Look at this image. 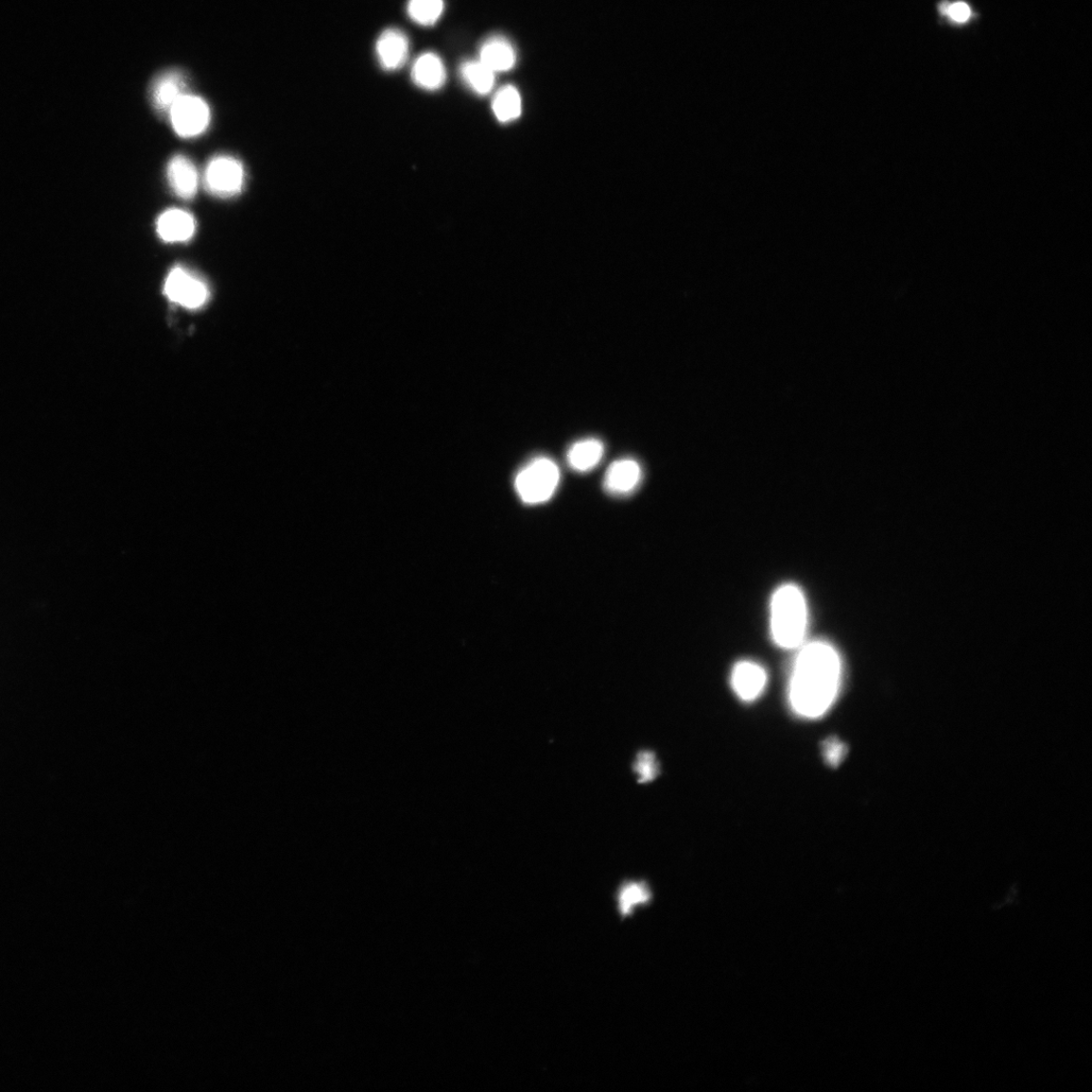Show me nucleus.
<instances>
[{
  "label": "nucleus",
  "instance_id": "5701e85b",
  "mask_svg": "<svg viewBox=\"0 0 1092 1092\" xmlns=\"http://www.w3.org/2000/svg\"><path fill=\"white\" fill-rule=\"evenodd\" d=\"M949 7H950V4H948V3H943V4L940 6V11H941V12H942V13H944V14H947V12H948V10H949Z\"/></svg>",
  "mask_w": 1092,
  "mask_h": 1092
},
{
  "label": "nucleus",
  "instance_id": "20e7f679",
  "mask_svg": "<svg viewBox=\"0 0 1092 1092\" xmlns=\"http://www.w3.org/2000/svg\"><path fill=\"white\" fill-rule=\"evenodd\" d=\"M245 183V168L233 158L220 156L207 164L204 185L209 193L219 198H230L241 193Z\"/></svg>",
  "mask_w": 1092,
  "mask_h": 1092
},
{
  "label": "nucleus",
  "instance_id": "4be33fe9",
  "mask_svg": "<svg viewBox=\"0 0 1092 1092\" xmlns=\"http://www.w3.org/2000/svg\"><path fill=\"white\" fill-rule=\"evenodd\" d=\"M947 15H949L953 21L965 23L969 20L971 10L965 3H956L950 5Z\"/></svg>",
  "mask_w": 1092,
  "mask_h": 1092
},
{
  "label": "nucleus",
  "instance_id": "7ed1b4c3",
  "mask_svg": "<svg viewBox=\"0 0 1092 1092\" xmlns=\"http://www.w3.org/2000/svg\"><path fill=\"white\" fill-rule=\"evenodd\" d=\"M561 473L556 462L537 458L520 471L514 482L516 492L526 504H542L556 493Z\"/></svg>",
  "mask_w": 1092,
  "mask_h": 1092
},
{
  "label": "nucleus",
  "instance_id": "9d476101",
  "mask_svg": "<svg viewBox=\"0 0 1092 1092\" xmlns=\"http://www.w3.org/2000/svg\"><path fill=\"white\" fill-rule=\"evenodd\" d=\"M167 179L175 194L183 200L193 199L198 190L196 166L182 155L173 158L167 167Z\"/></svg>",
  "mask_w": 1092,
  "mask_h": 1092
},
{
  "label": "nucleus",
  "instance_id": "f257e3e1",
  "mask_svg": "<svg viewBox=\"0 0 1092 1092\" xmlns=\"http://www.w3.org/2000/svg\"><path fill=\"white\" fill-rule=\"evenodd\" d=\"M802 648L792 671L789 699L796 714L817 718L827 712L838 696L841 657L825 641H812Z\"/></svg>",
  "mask_w": 1092,
  "mask_h": 1092
},
{
  "label": "nucleus",
  "instance_id": "423d86ee",
  "mask_svg": "<svg viewBox=\"0 0 1092 1092\" xmlns=\"http://www.w3.org/2000/svg\"><path fill=\"white\" fill-rule=\"evenodd\" d=\"M167 298L187 309L203 307L209 299V289L195 275L182 268H173L164 285Z\"/></svg>",
  "mask_w": 1092,
  "mask_h": 1092
},
{
  "label": "nucleus",
  "instance_id": "ddd939ff",
  "mask_svg": "<svg viewBox=\"0 0 1092 1092\" xmlns=\"http://www.w3.org/2000/svg\"><path fill=\"white\" fill-rule=\"evenodd\" d=\"M480 61L495 74L508 72L516 63V52L508 40L492 37L482 45Z\"/></svg>",
  "mask_w": 1092,
  "mask_h": 1092
},
{
  "label": "nucleus",
  "instance_id": "a211bd4d",
  "mask_svg": "<svg viewBox=\"0 0 1092 1092\" xmlns=\"http://www.w3.org/2000/svg\"><path fill=\"white\" fill-rule=\"evenodd\" d=\"M651 898L645 883L629 882L624 884L619 892V907L622 914L628 915L640 905H645Z\"/></svg>",
  "mask_w": 1092,
  "mask_h": 1092
},
{
  "label": "nucleus",
  "instance_id": "aec40b11",
  "mask_svg": "<svg viewBox=\"0 0 1092 1092\" xmlns=\"http://www.w3.org/2000/svg\"><path fill=\"white\" fill-rule=\"evenodd\" d=\"M634 771L638 776V782L640 783L644 784L653 782L658 773H660V767H658L654 754L648 751L640 752L634 762Z\"/></svg>",
  "mask_w": 1092,
  "mask_h": 1092
},
{
  "label": "nucleus",
  "instance_id": "1a4fd4ad",
  "mask_svg": "<svg viewBox=\"0 0 1092 1092\" xmlns=\"http://www.w3.org/2000/svg\"><path fill=\"white\" fill-rule=\"evenodd\" d=\"M643 478L639 463L632 459H621L610 464L604 478V488L610 494H632Z\"/></svg>",
  "mask_w": 1092,
  "mask_h": 1092
},
{
  "label": "nucleus",
  "instance_id": "412c9836",
  "mask_svg": "<svg viewBox=\"0 0 1092 1092\" xmlns=\"http://www.w3.org/2000/svg\"><path fill=\"white\" fill-rule=\"evenodd\" d=\"M823 752L827 764L831 767H838L845 759L847 748L839 739L829 738L823 745Z\"/></svg>",
  "mask_w": 1092,
  "mask_h": 1092
},
{
  "label": "nucleus",
  "instance_id": "39448f33",
  "mask_svg": "<svg viewBox=\"0 0 1092 1092\" xmlns=\"http://www.w3.org/2000/svg\"><path fill=\"white\" fill-rule=\"evenodd\" d=\"M173 129L183 138L201 135L210 124V109L195 96L182 95L169 110Z\"/></svg>",
  "mask_w": 1092,
  "mask_h": 1092
},
{
  "label": "nucleus",
  "instance_id": "6ab92c4d",
  "mask_svg": "<svg viewBox=\"0 0 1092 1092\" xmlns=\"http://www.w3.org/2000/svg\"><path fill=\"white\" fill-rule=\"evenodd\" d=\"M182 96V86L176 78H164L155 88V105L161 110H170L173 103Z\"/></svg>",
  "mask_w": 1092,
  "mask_h": 1092
},
{
  "label": "nucleus",
  "instance_id": "0eeeda50",
  "mask_svg": "<svg viewBox=\"0 0 1092 1092\" xmlns=\"http://www.w3.org/2000/svg\"><path fill=\"white\" fill-rule=\"evenodd\" d=\"M409 39L401 30L388 29L381 32L375 44V54L381 67L387 72L400 69L409 56Z\"/></svg>",
  "mask_w": 1092,
  "mask_h": 1092
},
{
  "label": "nucleus",
  "instance_id": "6e6552de",
  "mask_svg": "<svg viewBox=\"0 0 1092 1092\" xmlns=\"http://www.w3.org/2000/svg\"><path fill=\"white\" fill-rule=\"evenodd\" d=\"M768 675L764 668L757 663L742 661L732 672V686L736 695L743 701L757 699L767 685Z\"/></svg>",
  "mask_w": 1092,
  "mask_h": 1092
},
{
  "label": "nucleus",
  "instance_id": "9b49d317",
  "mask_svg": "<svg viewBox=\"0 0 1092 1092\" xmlns=\"http://www.w3.org/2000/svg\"><path fill=\"white\" fill-rule=\"evenodd\" d=\"M411 74L415 84L426 91L441 89L446 80L444 63L433 52H426L416 59Z\"/></svg>",
  "mask_w": 1092,
  "mask_h": 1092
},
{
  "label": "nucleus",
  "instance_id": "4468645a",
  "mask_svg": "<svg viewBox=\"0 0 1092 1092\" xmlns=\"http://www.w3.org/2000/svg\"><path fill=\"white\" fill-rule=\"evenodd\" d=\"M604 456V444L595 439H588L576 442L568 449L567 460L568 465L576 472L586 473L592 471Z\"/></svg>",
  "mask_w": 1092,
  "mask_h": 1092
},
{
  "label": "nucleus",
  "instance_id": "dca6fc26",
  "mask_svg": "<svg viewBox=\"0 0 1092 1092\" xmlns=\"http://www.w3.org/2000/svg\"><path fill=\"white\" fill-rule=\"evenodd\" d=\"M522 97L513 86L500 90L493 100L495 116L503 123L517 118L522 114Z\"/></svg>",
  "mask_w": 1092,
  "mask_h": 1092
},
{
  "label": "nucleus",
  "instance_id": "f3484780",
  "mask_svg": "<svg viewBox=\"0 0 1092 1092\" xmlns=\"http://www.w3.org/2000/svg\"><path fill=\"white\" fill-rule=\"evenodd\" d=\"M444 11L443 0H409L407 11L410 19L421 26L435 25Z\"/></svg>",
  "mask_w": 1092,
  "mask_h": 1092
},
{
  "label": "nucleus",
  "instance_id": "f03ea898",
  "mask_svg": "<svg viewBox=\"0 0 1092 1092\" xmlns=\"http://www.w3.org/2000/svg\"><path fill=\"white\" fill-rule=\"evenodd\" d=\"M808 611L805 597L793 584L780 587L771 602V634L776 645L793 650L803 645Z\"/></svg>",
  "mask_w": 1092,
  "mask_h": 1092
},
{
  "label": "nucleus",
  "instance_id": "2eb2a0df",
  "mask_svg": "<svg viewBox=\"0 0 1092 1092\" xmlns=\"http://www.w3.org/2000/svg\"><path fill=\"white\" fill-rule=\"evenodd\" d=\"M460 75L471 90L479 95L489 94L495 83V73L479 61H466L461 65Z\"/></svg>",
  "mask_w": 1092,
  "mask_h": 1092
},
{
  "label": "nucleus",
  "instance_id": "f8f14e48",
  "mask_svg": "<svg viewBox=\"0 0 1092 1092\" xmlns=\"http://www.w3.org/2000/svg\"><path fill=\"white\" fill-rule=\"evenodd\" d=\"M195 231V218L182 210H168L164 212L158 221V232L161 238L165 242L175 243L188 241L194 236Z\"/></svg>",
  "mask_w": 1092,
  "mask_h": 1092
}]
</instances>
